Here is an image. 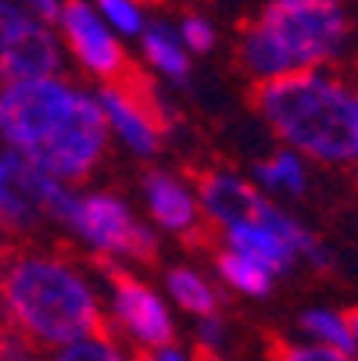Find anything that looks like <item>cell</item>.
I'll return each instance as SVG.
<instances>
[{"label":"cell","mask_w":358,"mask_h":361,"mask_svg":"<svg viewBox=\"0 0 358 361\" xmlns=\"http://www.w3.org/2000/svg\"><path fill=\"white\" fill-rule=\"evenodd\" d=\"M0 143L61 183H86L108 154L112 133L97 93L54 75L0 82Z\"/></svg>","instance_id":"1"},{"label":"cell","mask_w":358,"mask_h":361,"mask_svg":"<svg viewBox=\"0 0 358 361\" xmlns=\"http://www.w3.org/2000/svg\"><path fill=\"white\" fill-rule=\"evenodd\" d=\"M0 319L50 354L93 329H105V300L76 262L29 250L8 257L0 272Z\"/></svg>","instance_id":"2"},{"label":"cell","mask_w":358,"mask_h":361,"mask_svg":"<svg viewBox=\"0 0 358 361\" xmlns=\"http://www.w3.org/2000/svg\"><path fill=\"white\" fill-rule=\"evenodd\" d=\"M254 108L283 147L319 165L358 161L354 90L326 68L290 72L254 90Z\"/></svg>","instance_id":"3"},{"label":"cell","mask_w":358,"mask_h":361,"mask_svg":"<svg viewBox=\"0 0 358 361\" xmlns=\"http://www.w3.org/2000/svg\"><path fill=\"white\" fill-rule=\"evenodd\" d=\"M351 22L340 0H265L237 47L240 68L254 82L290 72L330 68L347 47Z\"/></svg>","instance_id":"4"},{"label":"cell","mask_w":358,"mask_h":361,"mask_svg":"<svg viewBox=\"0 0 358 361\" xmlns=\"http://www.w3.org/2000/svg\"><path fill=\"white\" fill-rule=\"evenodd\" d=\"M58 222L105 262H150L158 236L150 222H140L136 212L115 193L105 190H72Z\"/></svg>","instance_id":"5"},{"label":"cell","mask_w":358,"mask_h":361,"mask_svg":"<svg viewBox=\"0 0 358 361\" xmlns=\"http://www.w3.org/2000/svg\"><path fill=\"white\" fill-rule=\"evenodd\" d=\"M100 300H105V319L136 350L176 340V319H172L169 300L155 286H147L143 279H136L122 269H108Z\"/></svg>","instance_id":"6"},{"label":"cell","mask_w":358,"mask_h":361,"mask_svg":"<svg viewBox=\"0 0 358 361\" xmlns=\"http://www.w3.org/2000/svg\"><path fill=\"white\" fill-rule=\"evenodd\" d=\"M65 47L58 29L18 0H0V82L61 72Z\"/></svg>","instance_id":"7"},{"label":"cell","mask_w":358,"mask_h":361,"mask_svg":"<svg viewBox=\"0 0 358 361\" xmlns=\"http://www.w3.org/2000/svg\"><path fill=\"white\" fill-rule=\"evenodd\" d=\"M97 104H100V115H105L112 140H119L129 154H136V158H155L162 150L165 115L155 104V93L143 82H133L126 75L115 82H100Z\"/></svg>","instance_id":"8"},{"label":"cell","mask_w":358,"mask_h":361,"mask_svg":"<svg viewBox=\"0 0 358 361\" xmlns=\"http://www.w3.org/2000/svg\"><path fill=\"white\" fill-rule=\"evenodd\" d=\"M54 29L61 32V47L76 58V65L90 79L115 82V79L126 75L122 36L100 18V11L93 8V0H65Z\"/></svg>","instance_id":"9"},{"label":"cell","mask_w":358,"mask_h":361,"mask_svg":"<svg viewBox=\"0 0 358 361\" xmlns=\"http://www.w3.org/2000/svg\"><path fill=\"white\" fill-rule=\"evenodd\" d=\"M147 222L155 229H165L172 236H186L201 226V200L197 186H190L183 176L169 169H150L140 183Z\"/></svg>","instance_id":"10"},{"label":"cell","mask_w":358,"mask_h":361,"mask_svg":"<svg viewBox=\"0 0 358 361\" xmlns=\"http://www.w3.org/2000/svg\"><path fill=\"white\" fill-rule=\"evenodd\" d=\"M262 197V190L251 179L237 172H208L197 183V200H201V219L212 222L215 229L229 226L233 219L247 215L254 208V200Z\"/></svg>","instance_id":"11"},{"label":"cell","mask_w":358,"mask_h":361,"mask_svg":"<svg viewBox=\"0 0 358 361\" xmlns=\"http://www.w3.org/2000/svg\"><path fill=\"white\" fill-rule=\"evenodd\" d=\"M22 172H25V161L8 147H0V229H11V233H22L43 219L32 197L25 193Z\"/></svg>","instance_id":"12"},{"label":"cell","mask_w":358,"mask_h":361,"mask_svg":"<svg viewBox=\"0 0 358 361\" xmlns=\"http://www.w3.org/2000/svg\"><path fill=\"white\" fill-rule=\"evenodd\" d=\"M136 39H140V50H143L147 65L155 68L158 75H165L169 82H186L190 79V58L193 54L183 47L176 25H169V22H147Z\"/></svg>","instance_id":"13"},{"label":"cell","mask_w":358,"mask_h":361,"mask_svg":"<svg viewBox=\"0 0 358 361\" xmlns=\"http://www.w3.org/2000/svg\"><path fill=\"white\" fill-rule=\"evenodd\" d=\"M251 183L265 197H301L309 190V158H301L290 147H280L251 169Z\"/></svg>","instance_id":"14"},{"label":"cell","mask_w":358,"mask_h":361,"mask_svg":"<svg viewBox=\"0 0 358 361\" xmlns=\"http://www.w3.org/2000/svg\"><path fill=\"white\" fill-rule=\"evenodd\" d=\"M165 293L179 312L201 319V315H215L219 312V293L208 276H201L190 265H176L165 272Z\"/></svg>","instance_id":"15"},{"label":"cell","mask_w":358,"mask_h":361,"mask_svg":"<svg viewBox=\"0 0 358 361\" xmlns=\"http://www.w3.org/2000/svg\"><path fill=\"white\" fill-rule=\"evenodd\" d=\"M215 272H219V279H222L229 290H237V293H244V297H265V293L273 290V283L280 279V276L269 272L262 262H254V257H247V254H240V250H229V247L219 250Z\"/></svg>","instance_id":"16"},{"label":"cell","mask_w":358,"mask_h":361,"mask_svg":"<svg viewBox=\"0 0 358 361\" xmlns=\"http://www.w3.org/2000/svg\"><path fill=\"white\" fill-rule=\"evenodd\" d=\"M301 340L319 343V347H333V350H351L354 336H351V315L337 312V307H309L297 319Z\"/></svg>","instance_id":"17"},{"label":"cell","mask_w":358,"mask_h":361,"mask_svg":"<svg viewBox=\"0 0 358 361\" xmlns=\"http://www.w3.org/2000/svg\"><path fill=\"white\" fill-rule=\"evenodd\" d=\"M50 354L58 361H133L129 350L108 329H93V333H86V336H79V340H72L58 350H50Z\"/></svg>","instance_id":"18"},{"label":"cell","mask_w":358,"mask_h":361,"mask_svg":"<svg viewBox=\"0 0 358 361\" xmlns=\"http://www.w3.org/2000/svg\"><path fill=\"white\" fill-rule=\"evenodd\" d=\"M93 8L100 11V18H105L122 39H126V36H129V39L140 36L143 25L150 22L143 0H93Z\"/></svg>","instance_id":"19"},{"label":"cell","mask_w":358,"mask_h":361,"mask_svg":"<svg viewBox=\"0 0 358 361\" xmlns=\"http://www.w3.org/2000/svg\"><path fill=\"white\" fill-rule=\"evenodd\" d=\"M273 361H358V357L351 350H333L309 340H287V343H276Z\"/></svg>","instance_id":"20"},{"label":"cell","mask_w":358,"mask_h":361,"mask_svg":"<svg viewBox=\"0 0 358 361\" xmlns=\"http://www.w3.org/2000/svg\"><path fill=\"white\" fill-rule=\"evenodd\" d=\"M176 32H179V39L190 54H212L215 50V25L204 15H183L176 22Z\"/></svg>","instance_id":"21"},{"label":"cell","mask_w":358,"mask_h":361,"mask_svg":"<svg viewBox=\"0 0 358 361\" xmlns=\"http://www.w3.org/2000/svg\"><path fill=\"white\" fill-rule=\"evenodd\" d=\"M43 354L47 350L36 340H29L22 329L0 319V361H40Z\"/></svg>","instance_id":"22"},{"label":"cell","mask_w":358,"mask_h":361,"mask_svg":"<svg viewBox=\"0 0 358 361\" xmlns=\"http://www.w3.org/2000/svg\"><path fill=\"white\" fill-rule=\"evenodd\" d=\"M222 336H226V333H222L219 312L197 319V343H201V350H219V347H222Z\"/></svg>","instance_id":"23"},{"label":"cell","mask_w":358,"mask_h":361,"mask_svg":"<svg viewBox=\"0 0 358 361\" xmlns=\"http://www.w3.org/2000/svg\"><path fill=\"white\" fill-rule=\"evenodd\" d=\"M133 361H190V354L179 350L176 343H158V347H143V350H136Z\"/></svg>","instance_id":"24"},{"label":"cell","mask_w":358,"mask_h":361,"mask_svg":"<svg viewBox=\"0 0 358 361\" xmlns=\"http://www.w3.org/2000/svg\"><path fill=\"white\" fill-rule=\"evenodd\" d=\"M18 4H25L32 15H40L43 22L54 25V22H58V15H61V4H65V0H18Z\"/></svg>","instance_id":"25"},{"label":"cell","mask_w":358,"mask_h":361,"mask_svg":"<svg viewBox=\"0 0 358 361\" xmlns=\"http://www.w3.org/2000/svg\"><path fill=\"white\" fill-rule=\"evenodd\" d=\"M351 336H354V347H351V354L358 357V312H351Z\"/></svg>","instance_id":"26"},{"label":"cell","mask_w":358,"mask_h":361,"mask_svg":"<svg viewBox=\"0 0 358 361\" xmlns=\"http://www.w3.org/2000/svg\"><path fill=\"white\" fill-rule=\"evenodd\" d=\"M201 361H229V357H222V350H201Z\"/></svg>","instance_id":"27"},{"label":"cell","mask_w":358,"mask_h":361,"mask_svg":"<svg viewBox=\"0 0 358 361\" xmlns=\"http://www.w3.org/2000/svg\"><path fill=\"white\" fill-rule=\"evenodd\" d=\"M4 265H8V254H4V250H0V272H4Z\"/></svg>","instance_id":"28"},{"label":"cell","mask_w":358,"mask_h":361,"mask_svg":"<svg viewBox=\"0 0 358 361\" xmlns=\"http://www.w3.org/2000/svg\"><path fill=\"white\" fill-rule=\"evenodd\" d=\"M354 122H358V90H354Z\"/></svg>","instance_id":"29"},{"label":"cell","mask_w":358,"mask_h":361,"mask_svg":"<svg viewBox=\"0 0 358 361\" xmlns=\"http://www.w3.org/2000/svg\"><path fill=\"white\" fill-rule=\"evenodd\" d=\"M40 361H58V357H54V354H50V357H47V354H43V357H40Z\"/></svg>","instance_id":"30"},{"label":"cell","mask_w":358,"mask_h":361,"mask_svg":"<svg viewBox=\"0 0 358 361\" xmlns=\"http://www.w3.org/2000/svg\"><path fill=\"white\" fill-rule=\"evenodd\" d=\"M354 183H358V161H354Z\"/></svg>","instance_id":"31"}]
</instances>
